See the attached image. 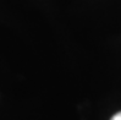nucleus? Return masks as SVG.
<instances>
[{
    "label": "nucleus",
    "instance_id": "1",
    "mask_svg": "<svg viewBox=\"0 0 121 120\" xmlns=\"http://www.w3.org/2000/svg\"><path fill=\"white\" fill-rule=\"evenodd\" d=\"M110 120H121V111L116 113V114H114V115L111 116Z\"/></svg>",
    "mask_w": 121,
    "mask_h": 120
}]
</instances>
